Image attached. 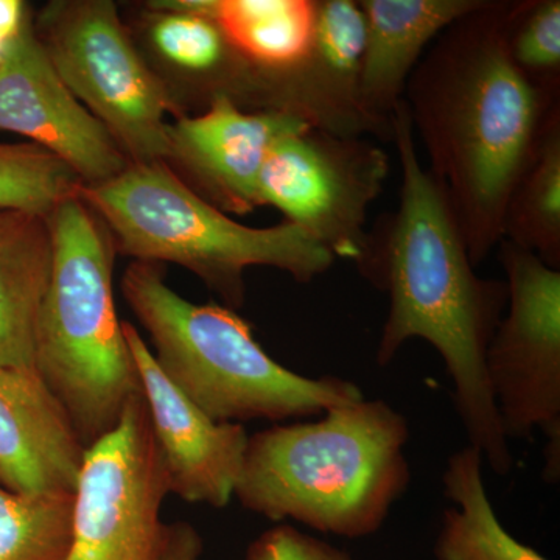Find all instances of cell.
<instances>
[{"mask_svg": "<svg viewBox=\"0 0 560 560\" xmlns=\"http://www.w3.org/2000/svg\"><path fill=\"white\" fill-rule=\"evenodd\" d=\"M27 21L24 3L20 0H0V65Z\"/></svg>", "mask_w": 560, "mask_h": 560, "instance_id": "484cf974", "label": "cell"}, {"mask_svg": "<svg viewBox=\"0 0 560 560\" xmlns=\"http://www.w3.org/2000/svg\"><path fill=\"white\" fill-rule=\"evenodd\" d=\"M389 127L400 164L399 205L368 230L353 261L389 301L375 361L388 366L415 338L433 346L451 375L469 445L497 475H508L514 458L485 368L486 349L506 311V282L477 275L445 190L420 162L404 101Z\"/></svg>", "mask_w": 560, "mask_h": 560, "instance_id": "6da1fadb", "label": "cell"}, {"mask_svg": "<svg viewBox=\"0 0 560 560\" xmlns=\"http://www.w3.org/2000/svg\"><path fill=\"white\" fill-rule=\"evenodd\" d=\"M501 241L560 270V106L552 109L533 158L508 198Z\"/></svg>", "mask_w": 560, "mask_h": 560, "instance_id": "ffe728a7", "label": "cell"}, {"mask_svg": "<svg viewBox=\"0 0 560 560\" xmlns=\"http://www.w3.org/2000/svg\"><path fill=\"white\" fill-rule=\"evenodd\" d=\"M201 552V536L190 523H165L156 560H198Z\"/></svg>", "mask_w": 560, "mask_h": 560, "instance_id": "d4e9b609", "label": "cell"}, {"mask_svg": "<svg viewBox=\"0 0 560 560\" xmlns=\"http://www.w3.org/2000/svg\"><path fill=\"white\" fill-rule=\"evenodd\" d=\"M482 459L480 451L467 444L447 460L442 485L453 508H447L442 517L434 545L436 559L550 560L501 525L486 490Z\"/></svg>", "mask_w": 560, "mask_h": 560, "instance_id": "d6986e66", "label": "cell"}, {"mask_svg": "<svg viewBox=\"0 0 560 560\" xmlns=\"http://www.w3.org/2000/svg\"><path fill=\"white\" fill-rule=\"evenodd\" d=\"M121 293L165 377L215 422L311 418L364 397L357 383L304 377L282 366L235 311L184 300L156 265L132 261Z\"/></svg>", "mask_w": 560, "mask_h": 560, "instance_id": "277c9868", "label": "cell"}, {"mask_svg": "<svg viewBox=\"0 0 560 560\" xmlns=\"http://www.w3.org/2000/svg\"><path fill=\"white\" fill-rule=\"evenodd\" d=\"M47 57L62 83L95 117L131 164L171 158L164 81L142 60L109 0L54 3L44 13Z\"/></svg>", "mask_w": 560, "mask_h": 560, "instance_id": "52a82bcc", "label": "cell"}, {"mask_svg": "<svg viewBox=\"0 0 560 560\" xmlns=\"http://www.w3.org/2000/svg\"><path fill=\"white\" fill-rule=\"evenodd\" d=\"M512 0H482L433 40L404 102L430 167L451 202L474 267L501 242L515 183L558 97L523 77L506 43Z\"/></svg>", "mask_w": 560, "mask_h": 560, "instance_id": "7a4b0ae2", "label": "cell"}, {"mask_svg": "<svg viewBox=\"0 0 560 560\" xmlns=\"http://www.w3.org/2000/svg\"><path fill=\"white\" fill-rule=\"evenodd\" d=\"M81 179L69 165L35 143H0V210L49 217L79 197Z\"/></svg>", "mask_w": 560, "mask_h": 560, "instance_id": "7402d4cb", "label": "cell"}, {"mask_svg": "<svg viewBox=\"0 0 560 560\" xmlns=\"http://www.w3.org/2000/svg\"><path fill=\"white\" fill-rule=\"evenodd\" d=\"M80 197L101 217L125 256L186 268L232 311L245 304L248 268H276L296 282L311 283L337 261L290 221L250 228L230 219L165 162L130 164L116 178L81 186Z\"/></svg>", "mask_w": 560, "mask_h": 560, "instance_id": "8992f818", "label": "cell"}, {"mask_svg": "<svg viewBox=\"0 0 560 560\" xmlns=\"http://www.w3.org/2000/svg\"><path fill=\"white\" fill-rule=\"evenodd\" d=\"M161 452L168 490L189 503L223 510L234 499L249 434L241 423H219L184 396L158 366L131 323H121Z\"/></svg>", "mask_w": 560, "mask_h": 560, "instance_id": "7c38bea8", "label": "cell"}, {"mask_svg": "<svg viewBox=\"0 0 560 560\" xmlns=\"http://www.w3.org/2000/svg\"><path fill=\"white\" fill-rule=\"evenodd\" d=\"M245 560H352L348 551L279 523L261 533L246 551Z\"/></svg>", "mask_w": 560, "mask_h": 560, "instance_id": "cb8c5ba5", "label": "cell"}, {"mask_svg": "<svg viewBox=\"0 0 560 560\" xmlns=\"http://www.w3.org/2000/svg\"><path fill=\"white\" fill-rule=\"evenodd\" d=\"M508 304L486 349L490 394L508 440L544 433V480H560V270L499 243Z\"/></svg>", "mask_w": 560, "mask_h": 560, "instance_id": "ba28073f", "label": "cell"}, {"mask_svg": "<svg viewBox=\"0 0 560 560\" xmlns=\"http://www.w3.org/2000/svg\"><path fill=\"white\" fill-rule=\"evenodd\" d=\"M482 0H360L364 49L360 103L375 138L390 139V116L433 40Z\"/></svg>", "mask_w": 560, "mask_h": 560, "instance_id": "2e32d148", "label": "cell"}, {"mask_svg": "<svg viewBox=\"0 0 560 560\" xmlns=\"http://www.w3.org/2000/svg\"><path fill=\"white\" fill-rule=\"evenodd\" d=\"M86 448L35 368L0 366V486L75 493Z\"/></svg>", "mask_w": 560, "mask_h": 560, "instance_id": "9a60e30c", "label": "cell"}, {"mask_svg": "<svg viewBox=\"0 0 560 560\" xmlns=\"http://www.w3.org/2000/svg\"><path fill=\"white\" fill-rule=\"evenodd\" d=\"M389 154L364 136H337L316 128L280 138L264 162L259 205L271 206L320 243L335 260L359 259L368 212L382 197Z\"/></svg>", "mask_w": 560, "mask_h": 560, "instance_id": "9c48e42d", "label": "cell"}, {"mask_svg": "<svg viewBox=\"0 0 560 560\" xmlns=\"http://www.w3.org/2000/svg\"><path fill=\"white\" fill-rule=\"evenodd\" d=\"M171 495L142 394L84 453L66 560H156Z\"/></svg>", "mask_w": 560, "mask_h": 560, "instance_id": "30bf717a", "label": "cell"}, {"mask_svg": "<svg viewBox=\"0 0 560 560\" xmlns=\"http://www.w3.org/2000/svg\"><path fill=\"white\" fill-rule=\"evenodd\" d=\"M0 130L50 151L83 186L116 178L131 164L109 131L62 83L31 21L0 65Z\"/></svg>", "mask_w": 560, "mask_h": 560, "instance_id": "8fae6325", "label": "cell"}, {"mask_svg": "<svg viewBox=\"0 0 560 560\" xmlns=\"http://www.w3.org/2000/svg\"><path fill=\"white\" fill-rule=\"evenodd\" d=\"M408 441L407 418L366 397L315 422L270 427L248 438L234 497L271 522L348 539L371 536L410 486Z\"/></svg>", "mask_w": 560, "mask_h": 560, "instance_id": "3957f363", "label": "cell"}, {"mask_svg": "<svg viewBox=\"0 0 560 560\" xmlns=\"http://www.w3.org/2000/svg\"><path fill=\"white\" fill-rule=\"evenodd\" d=\"M506 43L523 77L559 98L560 0H512Z\"/></svg>", "mask_w": 560, "mask_h": 560, "instance_id": "603a6c76", "label": "cell"}, {"mask_svg": "<svg viewBox=\"0 0 560 560\" xmlns=\"http://www.w3.org/2000/svg\"><path fill=\"white\" fill-rule=\"evenodd\" d=\"M72 492L18 493L0 486V560H66Z\"/></svg>", "mask_w": 560, "mask_h": 560, "instance_id": "44dd1931", "label": "cell"}, {"mask_svg": "<svg viewBox=\"0 0 560 560\" xmlns=\"http://www.w3.org/2000/svg\"><path fill=\"white\" fill-rule=\"evenodd\" d=\"M54 261L35 330V370L84 448L119 425L140 381L114 304L116 243L80 197L49 215Z\"/></svg>", "mask_w": 560, "mask_h": 560, "instance_id": "5b68a950", "label": "cell"}, {"mask_svg": "<svg viewBox=\"0 0 560 560\" xmlns=\"http://www.w3.org/2000/svg\"><path fill=\"white\" fill-rule=\"evenodd\" d=\"M219 25L232 49L261 75L293 68L307 55L316 0H178Z\"/></svg>", "mask_w": 560, "mask_h": 560, "instance_id": "ac0fdd59", "label": "cell"}, {"mask_svg": "<svg viewBox=\"0 0 560 560\" xmlns=\"http://www.w3.org/2000/svg\"><path fill=\"white\" fill-rule=\"evenodd\" d=\"M49 217L0 210V366L35 368V330L49 287Z\"/></svg>", "mask_w": 560, "mask_h": 560, "instance_id": "e0dca14e", "label": "cell"}, {"mask_svg": "<svg viewBox=\"0 0 560 560\" xmlns=\"http://www.w3.org/2000/svg\"><path fill=\"white\" fill-rule=\"evenodd\" d=\"M364 18L355 0H318L307 55L265 75L264 109L282 110L316 130L374 136L360 103Z\"/></svg>", "mask_w": 560, "mask_h": 560, "instance_id": "5bb4252c", "label": "cell"}, {"mask_svg": "<svg viewBox=\"0 0 560 560\" xmlns=\"http://www.w3.org/2000/svg\"><path fill=\"white\" fill-rule=\"evenodd\" d=\"M311 127L282 110H246L228 95H213L200 116L171 124V158L194 180L201 197L224 213L260 208L257 184L271 147Z\"/></svg>", "mask_w": 560, "mask_h": 560, "instance_id": "4fadbf2b", "label": "cell"}]
</instances>
